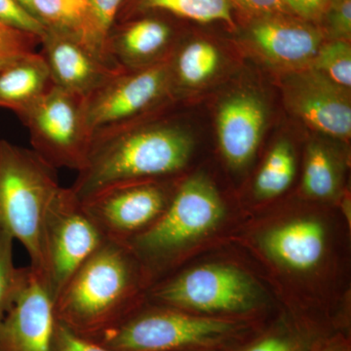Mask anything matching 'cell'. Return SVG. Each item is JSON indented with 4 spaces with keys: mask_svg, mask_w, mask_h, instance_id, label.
<instances>
[{
    "mask_svg": "<svg viewBox=\"0 0 351 351\" xmlns=\"http://www.w3.org/2000/svg\"><path fill=\"white\" fill-rule=\"evenodd\" d=\"M107 240L71 188L61 186L48 208L43 228L45 283L54 301Z\"/></svg>",
    "mask_w": 351,
    "mask_h": 351,
    "instance_id": "cell-6",
    "label": "cell"
},
{
    "mask_svg": "<svg viewBox=\"0 0 351 351\" xmlns=\"http://www.w3.org/2000/svg\"><path fill=\"white\" fill-rule=\"evenodd\" d=\"M54 300L34 271L18 301L0 318V351H51Z\"/></svg>",
    "mask_w": 351,
    "mask_h": 351,
    "instance_id": "cell-13",
    "label": "cell"
},
{
    "mask_svg": "<svg viewBox=\"0 0 351 351\" xmlns=\"http://www.w3.org/2000/svg\"><path fill=\"white\" fill-rule=\"evenodd\" d=\"M151 12L169 13L203 23L223 21L233 24L228 0H123L114 23Z\"/></svg>",
    "mask_w": 351,
    "mask_h": 351,
    "instance_id": "cell-19",
    "label": "cell"
},
{
    "mask_svg": "<svg viewBox=\"0 0 351 351\" xmlns=\"http://www.w3.org/2000/svg\"><path fill=\"white\" fill-rule=\"evenodd\" d=\"M40 45L52 84L82 98L123 71L108 64L71 32L46 29Z\"/></svg>",
    "mask_w": 351,
    "mask_h": 351,
    "instance_id": "cell-11",
    "label": "cell"
},
{
    "mask_svg": "<svg viewBox=\"0 0 351 351\" xmlns=\"http://www.w3.org/2000/svg\"><path fill=\"white\" fill-rule=\"evenodd\" d=\"M60 189L56 168L34 149L0 140V230L25 247L44 282V219Z\"/></svg>",
    "mask_w": 351,
    "mask_h": 351,
    "instance_id": "cell-3",
    "label": "cell"
},
{
    "mask_svg": "<svg viewBox=\"0 0 351 351\" xmlns=\"http://www.w3.org/2000/svg\"><path fill=\"white\" fill-rule=\"evenodd\" d=\"M247 351H292V348L282 339L269 338L258 341Z\"/></svg>",
    "mask_w": 351,
    "mask_h": 351,
    "instance_id": "cell-33",
    "label": "cell"
},
{
    "mask_svg": "<svg viewBox=\"0 0 351 351\" xmlns=\"http://www.w3.org/2000/svg\"><path fill=\"white\" fill-rule=\"evenodd\" d=\"M295 172V161L292 145L280 141L270 151L258 173L255 191L258 197L272 198L280 195L290 186Z\"/></svg>",
    "mask_w": 351,
    "mask_h": 351,
    "instance_id": "cell-21",
    "label": "cell"
},
{
    "mask_svg": "<svg viewBox=\"0 0 351 351\" xmlns=\"http://www.w3.org/2000/svg\"><path fill=\"white\" fill-rule=\"evenodd\" d=\"M175 193L152 180L112 186L82 203L108 239L127 242L156 225Z\"/></svg>",
    "mask_w": 351,
    "mask_h": 351,
    "instance_id": "cell-10",
    "label": "cell"
},
{
    "mask_svg": "<svg viewBox=\"0 0 351 351\" xmlns=\"http://www.w3.org/2000/svg\"><path fill=\"white\" fill-rule=\"evenodd\" d=\"M261 52L276 63L302 64L313 61L322 43L317 29L280 16L263 18L251 29Z\"/></svg>",
    "mask_w": 351,
    "mask_h": 351,
    "instance_id": "cell-16",
    "label": "cell"
},
{
    "mask_svg": "<svg viewBox=\"0 0 351 351\" xmlns=\"http://www.w3.org/2000/svg\"><path fill=\"white\" fill-rule=\"evenodd\" d=\"M87 10V0H32V13L46 29L80 34Z\"/></svg>",
    "mask_w": 351,
    "mask_h": 351,
    "instance_id": "cell-25",
    "label": "cell"
},
{
    "mask_svg": "<svg viewBox=\"0 0 351 351\" xmlns=\"http://www.w3.org/2000/svg\"><path fill=\"white\" fill-rule=\"evenodd\" d=\"M122 2L123 0H87L86 15L77 36L110 64H112L106 53V43Z\"/></svg>",
    "mask_w": 351,
    "mask_h": 351,
    "instance_id": "cell-22",
    "label": "cell"
},
{
    "mask_svg": "<svg viewBox=\"0 0 351 351\" xmlns=\"http://www.w3.org/2000/svg\"><path fill=\"white\" fill-rule=\"evenodd\" d=\"M13 243V237L0 230V318L18 301L34 274L31 265L15 267Z\"/></svg>",
    "mask_w": 351,
    "mask_h": 351,
    "instance_id": "cell-24",
    "label": "cell"
},
{
    "mask_svg": "<svg viewBox=\"0 0 351 351\" xmlns=\"http://www.w3.org/2000/svg\"><path fill=\"white\" fill-rule=\"evenodd\" d=\"M223 214L225 207L213 182L195 175L178 186L156 225L124 243L140 263L169 262L184 247L214 230Z\"/></svg>",
    "mask_w": 351,
    "mask_h": 351,
    "instance_id": "cell-4",
    "label": "cell"
},
{
    "mask_svg": "<svg viewBox=\"0 0 351 351\" xmlns=\"http://www.w3.org/2000/svg\"><path fill=\"white\" fill-rule=\"evenodd\" d=\"M173 29L169 23L147 13L114 23L106 43L110 63L123 71L147 68L165 61Z\"/></svg>",
    "mask_w": 351,
    "mask_h": 351,
    "instance_id": "cell-14",
    "label": "cell"
},
{
    "mask_svg": "<svg viewBox=\"0 0 351 351\" xmlns=\"http://www.w3.org/2000/svg\"><path fill=\"white\" fill-rule=\"evenodd\" d=\"M331 1H336V0H331Z\"/></svg>",
    "mask_w": 351,
    "mask_h": 351,
    "instance_id": "cell-35",
    "label": "cell"
},
{
    "mask_svg": "<svg viewBox=\"0 0 351 351\" xmlns=\"http://www.w3.org/2000/svg\"><path fill=\"white\" fill-rule=\"evenodd\" d=\"M41 38L0 23V69L18 58L36 52Z\"/></svg>",
    "mask_w": 351,
    "mask_h": 351,
    "instance_id": "cell-27",
    "label": "cell"
},
{
    "mask_svg": "<svg viewBox=\"0 0 351 351\" xmlns=\"http://www.w3.org/2000/svg\"><path fill=\"white\" fill-rule=\"evenodd\" d=\"M0 23L43 38L46 27L18 0H0Z\"/></svg>",
    "mask_w": 351,
    "mask_h": 351,
    "instance_id": "cell-28",
    "label": "cell"
},
{
    "mask_svg": "<svg viewBox=\"0 0 351 351\" xmlns=\"http://www.w3.org/2000/svg\"><path fill=\"white\" fill-rule=\"evenodd\" d=\"M332 32L339 38H350L351 32L350 0L332 1L330 12Z\"/></svg>",
    "mask_w": 351,
    "mask_h": 351,
    "instance_id": "cell-30",
    "label": "cell"
},
{
    "mask_svg": "<svg viewBox=\"0 0 351 351\" xmlns=\"http://www.w3.org/2000/svg\"><path fill=\"white\" fill-rule=\"evenodd\" d=\"M19 119L29 129L32 149L46 162L56 169H82L92 141L85 98L52 84Z\"/></svg>",
    "mask_w": 351,
    "mask_h": 351,
    "instance_id": "cell-5",
    "label": "cell"
},
{
    "mask_svg": "<svg viewBox=\"0 0 351 351\" xmlns=\"http://www.w3.org/2000/svg\"><path fill=\"white\" fill-rule=\"evenodd\" d=\"M263 247L272 258L295 270L315 267L325 252V230L319 221L302 219L267 233Z\"/></svg>",
    "mask_w": 351,
    "mask_h": 351,
    "instance_id": "cell-17",
    "label": "cell"
},
{
    "mask_svg": "<svg viewBox=\"0 0 351 351\" xmlns=\"http://www.w3.org/2000/svg\"><path fill=\"white\" fill-rule=\"evenodd\" d=\"M49 69L43 55L34 52L0 69V108L22 117L48 89Z\"/></svg>",
    "mask_w": 351,
    "mask_h": 351,
    "instance_id": "cell-18",
    "label": "cell"
},
{
    "mask_svg": "<svg viewBox=\"0 0 351 351\" xmlns=\"http://www.w3.org/2000/svg\"><path fill=\"white\" fill-rule=\"evenodd\" d=\"M235 329L230 321L191 316L165 306L130 314L92 339L114 351H178L217 341Z\"/></svg>",
    "mask_w": 351,
    "mask_h": 351,
    "instance_id": "cell-7",
    "label": "cell"
},
{
    "mask_svg": "<svg viewBox=\"0 0 351 351\" xmlns=\"http://www.w3.org/2000/svg\"><path fill=\"white\" fill-rule=\"evenodd\" d=\"M51 351H114L94 339L82 336L56 320Z\"/></svg>",
    "mask_w": 351,
    "mask_h": 351,
    "instance_id": "cell-29",
    "label": "cell"
},
{
    "mask_svg": "<svg viewBox=\"0 0 351 351\" xmlns=\"http://www.w3.org/2000/svg\"><path fill=\"white\" fill-rule=\"evenodd\" d=\"M171 84L176 82L182 87H196L206 82L216 73L219 64V53L207 41L186 44L169 60Z\"/></svg>",
    "mask_w": 351,
    "mask_h": 351,
    "instance_id": "cell-20",
    "label": "cell"
},
{
    "mask_svg": "<svg viewBox=\"0 0 351 351\" xmlns=\"http://www.w3.org/2000/svg\"><path fill=\"white\" fill-rule=\"evenodd\" d=\"M142 269L128 245L108 239L57 295L56 320L82 336L97 338L130 315Z\"/></svg>",
    "mask_w": 351,
    "mask_h": 351,
    "instance_id": "cell-2",
    "label": "cell"
},
{
    "mask_svg": "<svg viewBox=\"0 0 351 351\" xmlns=\"http://www.w3.org/2000/svg\"><path fill=\"white\" fill-rule=\"evenodd\" d=\"M302 188L314 198H330L338 188L334 159L324 145L313 143L307 149Z\"/></svg>",
    "mask_w": 351,
    "mask_h": 351,
    "instance_id": "cell-23",
    "label": "cell"
},
{
    "mask_svg": "<svg viewBox=\"0 0 351 351\" xmlns=\"http://www.w3.org/2000/svg\"><path fill=\"white\" fill-rule=\"evenodd\" d=\"M313 69L339 86H351V48L345 40L321 45L313 58Z\"/></svg>",
    "mask_w": 351,
    "mask_h": 351,
    "instance_id": "cell-26",
    "label": "cell"
},
{
    "mask_svg": "<svg viewBox=\"0 0 351 351\" xmlns=\"http://www.w3.org/2000/svg\"><path fill=\"white\" fill-rule=\"evenodd\" d=\"M240 5L251 12L263 15L265 17H274L281 14L290 12L284 0H237Z\"/></svg>",
    "mask_w": 351,
    "mask_h": 351,
    "instance_id": "cell-32",
    "label": "cell"
},
{
    "mask_svg": "<svg viewBox=\"0 0 351 351\" xmlns=\"http://www.w3.org/2000/svg\"><path fill=\"white\" fill-rule=\"evenodd\" d=\"M255 282L226 265H204L152 289L149 297L165 306L202 311H246L257 301Z\"/></svg>",
    "mask_w": 351,
    "mask_h": 351,
    "instance_id": "cell-9",
    "label": "cell"
},
{
    "mask_svg": "<svg viewBox=\"0 0 351 351\" xmlns=\"http://www.w3.org/2000/svg\"><path fill=\"white\" fill-rule=\"evenodd\" d=\"M267 117L265 101L251 92L233 94L219 106L217 119L219 147L233 167H242L253 158Z\"/></svg>",
    "mask_w": 351,
    "mask_h": 351,
    "instance_id": "cell-15",
    "label": "cell"
},
{
    "mask_svg": "<svg viewBox=\"0 0 351 351\" xmlns=\"http://www.w3.org/2000/svg\"><path fill=\"white\" fill-rule=\"evenodd\" d=\"M18 1H19L20 3L22 4V5L25 7V8H27V10H29V12L32 13V0H18ZM32 15H34V14H32Z\"/></svg>",
    "mask_w": 351,
    "mask_h": 351,
    "instance_id": "cell-34",
    "label": "cell"
},
{
    "mask_svg": "<svg viewBox=\"0 0 351 351\" xmlns=\"http://www.w3.org/2000/svg\"><path fill=\"white\" fill-rule=\"evenodd\" d=\"M172 92L169 59L122 71L85 99L88 126L93 134L154 112Z\"/></svg>",
    "mask_w": 351,
    "mask_h": 351,
    "instance_id": "cell-8",
    "label": "cell"
},
{
    "mask_svg": "<svg viewBox=\"0 0 351 351\" xmlns=\"http://www.w3.org/2000/svg\"><path fill=\"white\" fill-rule=\"evenodd\" d=\"M290 11L306 20H317L326 12L331 0H284Z\"/></svg>",
    "mask_w": 351,
    "mask_h": 351,
    "instance_id": "cell-31",
    "label": "cell"
},
{
    "mask_svg": "<svg viewBox=\"0 0 351 351\" xmlns=\"http://www.w3.org/2000/svg\"><path fill=\"white\" fill-rule=\"evenodd\" d=\"M284 94L288 108L307 125L332 137L350 138L351 107L346 88L313 69L290 76Z\"/></svg>",
    "mask_w": 351,
    "mask_h": 351,
    "instance_id": "cell-12",
    "label": "cell"
},
{
    "mask_svg": "<svg viewBox=\"0 0 351 351\" xmlns=\"http://www.w3.org/2000/svg\"><path fill=\"white\" fill-rule=\"evenodd\" d=\"M193 147V135L180 122L145 115L96 132L71 191L83 202L119 184L177 174L188 165Z\"/></svg>",
    "mask_w": 351,
    "mask_h": 351,
    "instance_id": "cell-1",
    "label": "cell"
}]
</instances>
